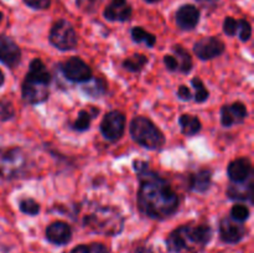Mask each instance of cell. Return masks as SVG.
Segmentation results:
<instances>
[{
    "mask_svg": "<svg viewBox=\"0 0 254 253\" xmlns=\"http://www.w3.org/2000/svg\"><path fill=\"white\" fill-rule=\"evenodd\" d=\"M134 169L140 181L138 190L139 210L155 220H164L174 215L179 207V196L170 184L158 174L149 170L143 161L136 160Z\"/></svg>",
    "mask_w": 254,
    "mask_h": 253,
    "instance_id": "obj_1",
    "label": "cell"
},
{
    "mask_svg": "<svg viewBox=\"0 0 254 253\" xmlns=\"http://www.w3.org/2000/svg\"><path fill=\"white\" fill-rule=\"evenodd\" d=\"M212 238V230L207 225H184L174 230L166 240L171 253H200Z\"/></svg>",
    "mask_w": 254,
    "mask_h": 253,
    "instance_id": "obj_2",
    "label": "cell"
},
{
    "mask_svg": "<svg viewBox=\"0 0 254 253\" xmlns=\"http://www.w3.org/2000/svg\"><path fill=\"white\" fill-rule=\"evenodd\" d=\"M84 227L106 236H116L122 232L124 218L121 211L112 206H96L83 216Z\"/></svg>",
    "mask_w": 254,
    "mask_h": 253,
    "instance_id": "obj_3",
    "label": "cell"
},
{
    "mask_svg": "<svg viewBox=\"0 0 254 253\" xmlns=\"http://www.w3.org/2000/svg\"><path fill=\"white\" fill-rule=\"evenodd\" d=\"M131 138L143 148L159 150L165 144L163 131L145 117H135L130 123Z\"/></svg>",
    "mask_w": 254,
    "mask_h": 253,
    "instance_id": "obj_4",
    "label": "cell"
},
{
    "mask_svg": "<svg viewBox=\"0 0 254 253\" xmlns=\"http://www.w3.org/2000/svg\"><path fill=\"white\" fill-rule=\"evenodd\" d=\"M27 155L19 146L0 149V178L5 180L20 178L26 174Z\"/></svg>",
    "mask_w": 254,
    "mask_h": 253,
    "instance_id": "obj_5",
    "label": "cell"
},
{
    "mask_svg": "<svg viewBox=\"0 0 254 253\" xmlns=\"http://www.w3.org/2000/svg\"><path fill=\"white\" fill-rule=\"evenodd\" d=\"M49 39L52 46L61 51H69V50L76 49L78 44L76 31L67 20H59L52 25Z\"/></svg>",
    "mask_w": 254,
    "mask_h": 253,
    "instance_id": "obj_6",
    "label": "cell"
},
{
    "mask_svg": "<svg viewBox=\"0 0 254 253\" xmlns=\"http://www.w3.org/2000/svg\"><path fill=\"white\" fill-rule=\"evenodd\" d=\"M60 68H61L62 74L68 81L84 83L92 78L91 67L79 57H71V59L66 60L60 64Z\"/></svg>",
    "mask_w": 254,
    "mask_h": 253,
    "instance_id": "obj_7",
    "label": "cell"
},
{
    "mask_svg": "<svg viewBox=\"0 0 254 253\" xmlns=\"http://www.w3.org/2000/svg\"><path fill=\"white\" fill-rule=\"evenodd\" d=\"M126 129V116L119 111H112L104 116L101 131L107 140L117 141L123 136Z\"/></svg>",
    "mask_w": 254,
    "mask_h": 253,
    "instance_id": "obj_8",
    "label": "cell"
},
{
    "mask_svg": "<svg viewBox=\"0 0 254 253\" xmlns=\"http://www.w3.org/2000/svg\"><path fill=\"white\" fill-rule=\"evenodd\" d=\"M225 44L218 37L208 36L198 40L193 45V52L200 60H212L225 52Z\"/></svg>",
    "mask_w": 254,
    "mask_h": 253,
    "instance_id": "obj_9",
    "label": "cell"
},
{
    "mask_svg": "<svg viewBox=\"0 0 254 253\" xmlns=\"http://www.w3.org/2000/svg\"><path fill=\"white\" fill-rule=\"evenodd\" d=\"M22 99L29 104H40L47 101L50 96L49 86L41 82L25 78L22 83Z\"/></svg>",
    "mask_w": 254,
    "mask_h": 253,
    "instance_id": "obj_10",
    "label": "cell"
},
{
    "mask_svg": "<svg viewBox=\"0 0 254 253\" xmlns=\"http://www.w3.org/2000/svg\"><path fill=\"white\" fill-rule=\"evenodd\" d=\"M247 230L242 222L233 220L232 217H226L220 223L221 240L226 243H238L245 238Z\"/></svg>",
    "mask_w": 254,
    "mask_h": 253,
    "instance_id": "obj_11",
    "label": "cell"
},
{
    "mask_svg": "<svg viewBox=\"0 0 254 253\" xmlns=\"http://www.w3.org/2000/svg\"><path fill=\"white\" fill-rule=\"evenodd\" d=\"M20 60H21V50L16 42L9 36L0 35V62L10 68H14L20 63Z\"/></svg>",
    "mask_w": 254,
    "mask_h": 253,
    "instance_id": "obj_12",
    "label": "cell"
},
{
    "mask_svg": "<svg viewBox=\"0 0 254 253\" xmlns=\"http://www.w3.org/2000/svg\"><path fill=\"white\" fill-rule=\"evenodd\" d=\"M201 12L195 5L192 4H185L181 5L178 9L175 14V21L176 25L180 27L181 30H193L197 26L198 21H200Z\"/></svg>",
    "mask_w": 254,
    "mask_h": 253,
    "instance_id": "obj_13",
    "label": "cell"
},
{
    "mask_svg": "<svg viewBox=\"0 0 254 253\" xmlns=\"http://www.w3.org/2000/svg\"><path fill=\"white\" fill-rule=\"evenodd\" d=\"M133 14V9L128 0H112L103 11L104 19L108 21H128Z\"/></svg>",
    "mask_w": 254,
    "mask_h": 253,
    "instance_id": "obj_14",
    "label": "cell"
},
{
    "mask_svg": "<svg viewBox=\"0 0 254 253\" xmlns=\"http://www.w3.org/2000/svg\"><path fill=\"white\" fill-rule=\"evenodd\" d=\"M247 114V108L241 102H235L230 106L227 104V106H223L221 108V123L226 128H230L235 124L245 122Z\"/></svg>",
    "mask_w": 254,
    "mask_h": 253,
    "instance_id": "obj_15",
    "label": "cell"
},
{
    "mask_svg": "<svg viewBox=\"0 0 254 253\" xmlns=\"http://www.w3.org/2000/svg\"><path fill=\"white\" fill-rule=\"evenodd\" d=\"M252 163L247 158H240L231 161L227 168L228 176L233 183H243L252 178Z\"/></svg>",
    "mask_w": 254,
    "mask_h": 253,
    "instance_id": "obj_16",
    "label": "cell"
},
{
    "mask_svg": "<svg viewBox=\"0 0 254 253\" xmlns=\"http://www.w3.org/2000/svg\"><path fill=\"white\" fill-rule=\"evenodd\" d=\"M46 238L49 242L54 243L56 246L66 245L71 241L72 231L71 227L67 225L64 221H56V222L51 223L49 227L46 228Z\"/></svg>",
    "mask_w": 254,
    "mask_h": 253,
    "instance_id": "obj_17",
    "label": "cell"
},
{
    "mask_svg": "<svg viewBox=\"0 0 254 253\" xmlns=\"http://www.w3.org/2000/svg\"><path fill=\"white\" fill-rule=\"evenodd\" d=\"M227 196L231 200H240L252 201L253 196V180L252 178L248 179L243 183H233L228 186Z\"/></svg>",
    "mask_w": 254,
    "mask_h": 253,
    "instance_id": "obj_18",
    "label": "cell"
},
{
    "mask_svg": "<svg viewBox=\"0 0 254 253\" xmlns=\"http://www.w3.org/2000/svg\"><path fill=\"white\" fill-rule=\"evenodd\" d=\"M211 184H212V171L210 169L198 170L190 178V189L196 192H206L211 188Z\"/></svg>",
    "mask_w": 254,
    "mask_h": 253,
    "instance_id": "obj_19",
    "label": "cell"
},
{
    "mask_svg": "<svg viewBox=\"0 0 254 253\" xmlns=\"http://www.w3.org/2000/svg\"><path fill=\"white\" fill-rule=\"evenodd\" d=\"M25 78L32 79V81L36 82H41V83H45L49 86L52 77L51 74H50V72L47 71L44 62L39 59H35L30 62L29 72H27V74L25 76Z\"/></svg>",
    "mask_w": 254,
    "mask_h": 253,
    "instance_id": "obj_20",
    "label": "cell"
},
{
    "mask_svg": "<svg viewBox=\"0 0 254 253\" xmlns=\"http://www.w3.org/2000/svg\"><path fill=\"white\" fill-rule=\"evenodd\" d=\"M181 126V133L186 136H192L201 130V122L196 116L183 114L179 119Z\"/></svg>",
    "mask_w": 254,
    "mask_h": 253,
    "instance_id": "obj_21",
    "label": "cell"
},
{
    "mask_svg": "<svg viewBox=\"0 0 254 253\" xmlns=\"http://www.w3.org/2000/svg\"><path fill=\"white\" fill-rule=\"evenodd\" d=\"M83 91L93 98H99L107 92V82L101 77H92L89 81L84 82Z\"/></svg>",
    "mask_w": 254,
    "mask_h": 253,
    "instance_id": "obj_22",
    "label": "cell"
},
{
    "mask_svg": "<svg viewBox=\"0 0 254 253\" xmlns=\"http://www.w3.org/2000/svg\"><path fill=\"white\" fill-rule=\"evenodd\" d=\"M174 56L176 57L179 63V69L178 71L183 72V73H189V72L192 69V59L189 55V52L186 50H184L180 45H176L173 47Z\"/></svg>",
    "mask_w": 254,
    "mask_h": 253,
    "instance_id": "obj_23",
    "label": "cell"
},
{
    "mask_svg": "<svg viewBox=\"0 0 254 253\" xmlns=\"http://www.w3.org/2000/svg\"><path fill=\"white\" fill-rule=\"evenodd\" d=\"M131 39H133L134 42L145 44L148 47H153L154 45L156 44L155 35L145 31V30L140 26H135L131 29Z\"/></svg>",
    "mask_w": 254,
    "mask_h": 253,
    "instance_id": "obj_24",
    "label": "cell"
},
{
    "mask_svg": "<svg viewBox=\"0 0 254 253\" xmlns=\"http://www.w3.org/2000/svg\"><path fill=\"white\" fill-rule=\"evenodd\" d=\"M148 63V57L141 54H135L123 62V67L130 72H139Z\"/></svg>",
    "mask_w": 254,
    "mask_h": 253,
    "instance_id": "obj_25",
    "label": "cell"
},
{
    "mask_svg": "<svg viewBox=\"0 0 254 253\" xmlns=\"http://www.w3.org/2000/svg\"><path fill=\"white\" fill-rule=\"evenodd\" d=\"M92 117H94L93 114L88 113L87 111H79L78 116H77V119L71 124L72 129L77 131H86L89 129V126H91Z\"/></svg>",
    "mask_w": 254,
    "mask_h": 253,
    "instance_id": "obj_26",
    "label": "cell"
},
{
    "mask_svg": "<svg viewBox=\"0 0 254 253\" xmlns=\"http://www.w3.org/2000/svg\"><path fill=\"white\" fill-rule=\"evenodd\" d=\"M191 83H192L193 89H195V101L197 103H203V102L207 101L210 93H208L207 88L203 84V82L198 77H195V78H192Z\"/></svg>",
    "mask_w": 254,
    "mask_h": 253,
    "instance_id": "obj_27",
    "label": "cell"
},
{
    "mask_svg": "<svg viewBox=\"0 0 254 253\" xmlns=\"http://www.w3.org/2000/svg\"><path fill=\"white\" fill-rule=\"evenodd\" d=\"M69 253H109V251L102 243H91V245L77 246Z\"/></svg>",
    "mask_w": 254,
    "mask_h": 253,
    "instance_id": "obj_28",
    "label": "cell"
},
{
    "mask_svg": "<svg viewBox=\"0 0 254 253\" xmlns=\"http://www.w3.org/2000/svg\"><path fill=\"white\" fill-rule=\"evenodd\" d=\"M250 215L251 211L248 208V206L246 205H235L232 207V210H231V217L233 220L238 221V222L243 223L245 221H247L250 218Z\"/></svg>",
    "mask_w": 254,
    "mask_h": 253,
    "instance_id": "obj_29",
    "label": "cell"
},
{
    "mask_svg": "<svg viewBox=\"0 0 254 253\" xmlns=\"http://www.w3.org/2000/svg\"><path fill=\"white\" fill-rule=\"evenodd\" d=\"M20 210L26 215L36 216L40 212V205L32 198H24L20 201Z\"/></svg>",
    "mask_w": 254,
    "mask_h": 253,
    "instance_id": "obj_30",
    "label": "cell"
},
{
    "mask_svg": "<svg viewBox=\"0 0 254 253\" xmlns=\"http://www.w3.org/2000/svg\"><path fill=\"white\" fill-rule=\"evenodd\" d=\"M237 34L240 35L241 41L243 42L248 41L251 39V36H252V26H251V24L246 19L238 20Z\"/></svg>",
    "mask_w": 254,
    "mask_h": 253,
    "instance_id": "obj_31",
    "label": "cell"
},
{
    "mask_svg": "<svg viewBox=\"0 0 254 253\" xmlns=\"http://www.w3.org/2000/svg\"><path fill=\"white\" fill-rule=\"evenodd\" d=\"M15 116V109L14 106L10 101H4L0 102V119L1 121H7V119H11Z\"/></svg>",
    "mask_w": 254,
    "mask_h": 253,
    "instance_id": "obj_32",
    "label": "cell"
},
{
    "mask_svg": "<svg viewBox=\"0 0 254 253\" xmlns=\"http://www.w3.org/2000/svg\"><path fill=\"white\" fill-rule=\"evenodd\" d=\"M238 31V20L227 16L223 21V32L228 36H235Z\"/></svg>",
    "mask_w": 254,
    "mask_h": 253,
    "instance_id": "obj_33",
    "label": "cell"
},
{
    "mask_svg": "<svg viewBox=\"0 0 254 253\" xmlns=\"http://www.w3.org/2000/svg\"><path fill=\"white\" fill-rule=\"evenodd\" d=\"M99 4V0H76L78 9L84 12H93Z\"/></svg>",
    "mask_w": 254,
    "mask_h": 253,
    "instance_id": "obj_34",
    "label": "cell"
},
{
    "mask_svg": "<svg viewBox=\"0 0 254 253\" xmlns=\"http://www.w3.org/2000/svg\"><path fill=\"white\" fill-rule=\"evenodd\" d=\"M22 1L34 10H46L51 5V0H22Z\"/></svg>",
    "mask_w": 254,
    "mask_h": 253,
    "instance_id": "obj_35",
    "label": "cell"
},
{
    "mask_svg": "<svg viewBox=\"0 0 254 253\" xmlns=\"http://www.w3.org/2000/svg\"><path fill=\"white\" fill-rule=\"evenodd\" d=\"M164 63H165L166 68H168L169 71H178L179 69L178 60H176L175 56H171V55L164 56Z\"/></svg>",
    "mask_w": 254,
    "mask_h": 253,
    "instance_id": "obj_36",
    "label": "cell"
},
{
    "mask_svg": "<svg viewBox=\"0 0 254 253\" xmlns=\"http://www.w3.org/2000/svg\"><path fill=\"white\" fill-rule=\"evenodd\" d=\"M178 97L183 101H190L192 98V93H191L190 88L188 86H180L178 89Z\"/></svg>",
    "mask_w": 254,
    "mask_h": 253,
    "instance_id": "obj_37",
    "label": "cell"
},
{
    "mask_svg": "<svg viewBox=\"0 0 254 253\" xmlns=\"http://www.w3.org/2000/svg\"><path fill=\"white\" fill-rule=\"evenodd\" d=\"M196 1L201 2V4H203V5H212V4H215V2H217L218 0H196Z\"/></svg>",
    "mask_w": 254,
    "mask_h": 253,
    "instance_id": "obj_38",
    "label": "cell"
},
{
    "mask_svg": "<svg viewBox=\"0 0 254 253\" xmlns=\"http://www.w3.org/2000/svg\"><path fill=\"white\" fill-rule=\"evenodd\" d=\"M4 84V73H2V71L0 69V87Z\"/></svg>",
    "mask_w": 254,
    "mask_h": 253,
    "instance_id": "obj_39",
    "label": "cell"
},
{
    "mask_svg": "<svg viewBox=\"0 0 254 253\" xmlns=\"http://www.w3.org/2000/svg\"><path fill=\"white\" fill-rule=\"evenodd\" d=\"M145 2H148V4H155V2L160 1V0H144Z\"/></svg>",
    "mask_w": 254,
    "mask_h": 253,
    "instance_id": "obj_40",
    "label": "cell"
},
{
    "mask_svg": "<svg viewBox=\"0 0 254 253\" xmlns=\"http://www.w3.org/2000/svg\"><path fill=\"white\" fill-rule=\"evenodd\" d=\"M1 20H2V12L0 11V22H1Z\"/></svg>",
    "mask_w": 254,
    "mask_h": 253,
    "instance_id": "obj_41",
    "label": "cell"
}]
</instances>
